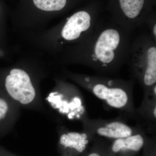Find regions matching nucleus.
Returning a JSON list of instances; mask_svg holds the SVG:
<instances>
[{"mask_svg": "<svg viewBox=\"0 0 156 156\" xmlns=\"http://www.w3.org/2000/svg\"><path fill=\"white\" fill-rule=\"evenodd\" d=\"M131 42V34L114 20L98 21L93 33L77 48V60L98 75L115 77L128 62Z\"/></svg>", "mask_w": 156, "mask_h": 156, "instance_id": "f257e3e1", "label": "nucleus"}, {"mask_svg": "<svg viewBox=\"0 0 156 156\" xmlns=\"http://www.w3.org/2000/svg\"><path fill=\"white\" fill-rule=\"evenodd\" d=\"M76 80L111 108L124 113L125 116L133 119L135 108L134 101L133 79L123 80L111 76L80 75Z\"/></svg>", "mask_w": 156, "mask_h": 156, "instance_id": "f03ea898", "label": "nucleus"}, {"mask_svg": "<svg viewBox=\"0 0 156 156\" xmlns=\"http://www.w3.org/2000/svg\"><path fill=\"white\" fill-rule=\"evenodd\" d=\"M127 63L131 79L141 86L143 96L147 95L156 85V41L148 33L132 41Z\"/></svg>", "mask_w": 156, "mask_h": 156, "instance_id": "7ed1b4c3", "label": "nucleus"}, {"mask_svg": "<svg viewBox=\"0 0 156 156\" xmlns=\"http://www.w3.org/2000/svg\"><path fill=\"white\" fill-rule=\"evenodd\" d=\"M83 122L84 131L94 138L101 137L115 140L145 131L139 124L131 126L121 118L104 119L88 118Z\"/></svg>", "mask_w": 156, "mask_h": 156, "instance_id": "20e7f679", "label": "nucleus"}, {"mask_svg": "<svg viewBox=\"0 0 156 156\" xmlns=\"http://www.w3.org/2000/svg\"><path fill=\"white\" fill-rule=\"evenodd\" d=\"M96 16L89 11H80L68 18L62 26V38L67 42H82L94 31L98 21Z\"/></svg>", "mask_w": 156, "mask_h": 156, "instance_id": "39448f33", "label": "nucleus"}, {"mask_svg": "<svg viewBox=\"0 0 156 156\" xmlns=\"http://www.w3.org/2000/svg\"><path fill=\"white\" fill-rule=\"evenodd\" d=\"M120 11L115 21L128 34L144 25L148 17L144 14L145 0H118Z\"/></svg>", "mask_w": 156, "mask_h": 156, "instance_id": "423d86ee", "label": "nucleus"}, {"mask_svg": "<svg viewBox=\"0 0 156 156\" xmlns=\"http://www.w3.org/2000/svg\"><path fill=\"white\" fill-rule=\"evenodd\" d=\"M5 87L10 96L22 104H28L34 99L35 91L30 78L22 69L11 70L6 78Z\"/></svg>", "mask_w": 156, "mask_h": 156, "instance_id": "0eeeda50", "label": "nucleus"}, {"mask_svg": "<svg viewBox=\"0 0 156 156\" xmlns=\"http://www.w3.org/2000/svg\"><path fill=\"white\" fill-rule=\"evenodd\" d=\"M47 99L54 108L57 109L61 115L66 116L68 119L83 122L89 118L83 99L79 93L68 98L63 93L54 92Z\"/></svg>", "mask_w": 156, "mask_h": 156, "instance_id": "6e6552de", "label": "nucleus"}, {"mask_svg": "<svg viewBox=\"0 0 156 156\" xmlns=\"http://www.w3.org/2000/svg\"><path fill=\"white\" fill-rule=\"evenodd\" d=\"M133 119L137 121L147 133H156V85L147 95L143 96L141 104L135 109Z\"/></svg>", "mask_w": 156, "mask_h": 156, "instance_id": "1a4fd4ad", "label": "nucleus"}, {"mask_svg": "<svg viewBox=\"0 0 156 156\" xmlns=\"http://www.w3.org/2000/svg\"><path fill=\"white\" fill-rule=\"evenodd\" d=\"M147 132L144 131L131 136L113 140L111 151L112 154L134 153L139 151L147 140Z\"/></svg>", "mask_w": 156, "mask_h": 156, "instance_id": "9d476101", "label": "nucleus"}, {"mask_svg": "<svg viewBox=\"0 0 156 156\" xmlns=\"http://www.w3.org/2000/svg\"><path fill=\"white\" fill-rule=\"evenodd\" d=\"M92 139L94 137L84 131L82 132H67L60 136L59 144L65 148L82 153L86 151L90 140Z\"/></svg>", "mask_w": 156, "mask_h": 156, "instance_id": "9b49d317", "label": "nucleus"}, {"mask_svg": "<svg viewBox=\"0 0 156 156\" xmlns=\"http://www.w3.org/2000/svg\"><path fill=\"white\" fill-rule=\"evenodd\" d=\"M38 9L48 11H59L64 9L67 0H33Z\"/></svg>", "mask_w": 156, "mask_h": 156, "instance_id": "f8f14e48", "label": "nucleus"}, {"mask_svg": "<svg viewBox=\"0 0 156 156\" xmlns=\"http://www.w3.org/2000/svg\"><path fill=\"white\" fill-rule=\"evenodd\" d=\"M144 25L147 26L149 35L154 41H156V21L154 17H148Z\"/></svg>", "mask_w": 156, "mask_h": 156, "instance_id": "ddd939ff", "label": "nucleus"}, {"mask_svg": "<svg viewBox=\"0 0 156 156\" xmlns=\"http://www.w3.org/2000/svg\"><path fill=\"white\" fill-rule=\"evenodd\" d=\"M9 109L5 101L0 98V121L5 118Z\"/></svg>", "mask_w": 156, "mask_h": 156, "instance_id": "4468645a", "label": "nucleus"}, {"mask_svg": "<svg viewBox=\"0 0 156 156\" xmlns=\"http://www.w3.org/2000/svg\"><path fill=\"white\" fill-rule=\"evenodd\" d=\"M87 156H101V155L100 152L95 151L92 152Z\"/></svg>", "mask_w": 156, "mask_h": 156, "instance_id": "2eb2a0df", "label": "nucleus"}]
</instances>
